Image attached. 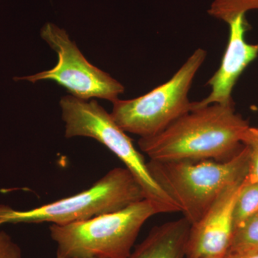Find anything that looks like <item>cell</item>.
I'll return each mask as SVG.
<instances>
[{
    "mask_svg": "<svg viewBox=\"0 0 258 258\" xmlns=\"http://www.w3.org/2000/svg\"><path fill=\"white\" fill-rule=\"evenodd\" d=\"M248 121L236 113L235 103L192 109L160 133L139 139L150 160H227L242 145Z\"/></svg>",
    "mask_w": 258,
    "mask_h": 258,
    "instance_id": "cell-1",
    "label": "cell"
},
{
    "mask_svg": "<svg viewBox=\"0 0 258 258\" xmlns=\"http://www.w3.org/2000/svg\"><path fill=\"white\" fill-rule=\"evenodd\" d=\"M147 166L154 181L192 225L224 191L244 181L248 171L249 150L242 144L225 161L150 160Z\"/></svg>",
    "mask_w": 258,
    "mask_h": 258,
    "instance_id": "cell-2",
    "label": "cell"
},
{
    "mask_svg": "<svg viewBox=\"0 0 258 258\" xmlns=\"http://www.w3.org/2000/svg\"><path fill=\"white\" fill-rule=\"evenodd\" d=\"M159 213H165L162 207L144 199L118 211L84 221L52 224L49 229L57 244L56 258H127L145 222Z\"/></svg>",
    "mask_w": 258,
    "mask_h": 258,
    "instance_id": "cell-3",
    "label": "cell"
},
{
    "mask_svg": "<svg viewBox=\"0 0 258 258\" xmlns=\"http://www.w3.org/2000/svg\"><path fill=\"white\" fill-rule=\"evenodd\" d=\"M144 199L143 188L132 173L126 168L117 167L89 189L38 208L20 211L0 205V226L42 222L67 225L118 211Z\"/></svg>",
    "mask_w": 258,
    "mask_h": 258,
    "instance_id": "cell-4",
    "label": "cell"
},
{
    "mask_svg": "<svg viewBox=\"0 0 258 258\" xmlns=\"http://www.w3.org/2000/svg\"><path fill=\"white\" fill-rule=\"evenodd\" d=\"M60 106L66 138L89 137L103 144L132 173L143 188L146 199L160 205L166 213L180 212L177 205L153 179L147 163L130 137L96 100L66 96L61 98Z\"/></svg>",
    "mask_w": 258,
    "mask_h": 258,
    "instance_id": "cell-5",
    "label": "cell"
},
{
    "mask_svg": "<svg viewBox=\"0 0 258 258\" xmlns=\"http://www.w3.org/2000/svg\"><path fill=\"white\" fill-rule=\"evenodd\" d=\"M207 54L206 50L198 48L167 82L144 96L112 103L111 115L115 123L125 132L140 138L152 137L191 111L190 88Z\"/></svg>",
    "mask_w": 258,
    "mask_h": 258,
    "instance_id": "cell-6",
    "label": "cell"
},
{
    "mask_svg": "<svg viewBox=\"0 0 258 258\" xmlns=\"http://www.w3.org/2000/svg\"><path fill=\"white\" fill-rule=\"evenodd\" d=\"M40 35L57 54V64L48 71L16 77L15 81L33 83L45 80L55 81L72 96L83 100L97 98L113 103L118 99L119 95L124 93L121 83L86 60L63 29L47 23L42 28Z\"/></svg>",
    "mask_w": 258,
    "mask_h": 258,
    "instance_id": "cell-7",
    "label": "cell"
},
{
    "mask_svg": "<svg viewBox=\"0 0 258 258\" xmlns=\"http://www.w3.org/2000/svg\"><path fill=\"white\" fill-rule=\"evenodd\" d=\"M242 183L224 191L203 218L191 225L186 258L227 257L233 235L234 208Z\"/></svg>",
    "mask_w": 258,
    "mask_h": 258,
    "instance_id": "cell-8",
    "label": "cell"
},
{
    "mask_svg": "<svg viewBox=\"0 0 258 258\" xmlns=\"http://www.w3.org/2000/svg\"><path fill=\"white\" fill-rule=\"evenodd\" d=\"M228 43L220 68L210 78L207 85L211 92L200 101L191 102V110L218 103L234 104L232 92L244 69L258 56V43L245 41L244 35L249 28L245 14H240L230 20Z\"/></svg>",
    "mask_w": 258,
    "mask_h": 258,
    "instance_id": "cell-9",
    "label": "cell"
},
{
    "mask_svg": "<svg viewBox=\"0 0 258 258\" xmlns=\"http://www.w3.org/2000/svg\"><path fill=\"white\" fill-rule=\"evenodd\" d=\"M190 228L184 217L154 227L127 258H186Z\"/></svg>",
    "mask_w": 258,
    "mask_h": 258,
    "instance_id": "cell-10",
    "label": "cell"
},
{
    "mask_svg": "<svg viewBox=\"0 0 258 258\" xmlns=\"http://www.w3.org/2000/svg\"><path fill=\"white\" fill-rule=\"evenodd\" d=\"M258 251V211L233 231L227 257Z\"/></svg>",
    "mask_w": 258,
    "mask_h": 258,
    "instance_id": "cell-11",
    "label": "cell"
},
{
    "mask_svg": "<svg viewBox=\"0 0 258 258\" xmlns=\"http://www.w3.org/2000/svg\"><path fill=\"white\" fill-rule=\"evenodd\" d=\"M258 211V182L242 183L233 212L234 230Z\"/></svg>",
    "mask_w": 258,
    "mask_h": 258,
    "instance_id": "cell-12",
    "label": "cell"
},
{
    "mask_svg": "<svg viewBox=\"0 0 258 258\" xmlns=\"http://www.w3.org/2000/svg\"><path fill=\"white\" fill-rule=\"evenodd\" d=\"M249 10H258V0H215L208 10L211 16L228 23Z\"/></svg>",
    "mask_w": 258,
    "mask_h": 258,
    "instance_id": "cell-13",
    "label": "cell"
},
{
    "mask_svg": "<svg viewBox=\"0 0 258 258\" xmlns=\"http://www.w3.org/2000/svg\"><path fill=\"white\" fill-rule=\"evenodd\" d=\"M242 144L249 150V166L244 184L258 182V128L250 127L244 132Z\"/></svg>",
    "mask_w": 258,
    "mask_h": 258,
    "instance_id": "cell-14",
    "label": "cell"
},
{
    "mask_svg": "<svg viewBox=\"0 0 258 258\" xmlns=\"http://www.w3.org/2000/svg\"><path fill=\"white\" fill-rule=\"evenodd\" d=\"M0 258H23L20 246L4 231H0Z\"/></svg>",
    "mask_w": 258,
    "mask_h": 258,
    "instance_id": "cell-15",
    "label": "cell"
},
{
    "mask_svg": "<svg viewBox=\"0 0 258 258\" xmlns=\"http://www.w3.org/2000/svg\"><path fill=\"white\" fill-rule=\"evenodd\" d=\"M226 258H258L257 252H252V253L242 254V255L230 256Z\"/></svg>",
    "mask_w": 258,
    "mask_h": 258,
    "instance_id": "cell-16",
    "label": "cell"
},
{
    "mask_svg": "<svg viewBox=\"0 0 258 258\" xmlns=\"http://www.w3.org/2000/svg\"><path fill=\"white\" fill-rule=\"evenodd\" d=\"M78 258H108L106 257H102V256H87V257H82Z\"/></svg>",
    "mask_w": 258,
    "mask_h": 258,
    "instance_id": "cell-17",
    "label": "cell"
},
{
    "mask_svg": "<svg viewBox=\"0 0 258 258\" xmlns=\"http://www.w3.org/2000/svg\"></svg>",
    "mask_w": 258,
    "mask_h": 258,
    "instance_id": "cell-18",
    "label": "cell"
}]
</instances>
